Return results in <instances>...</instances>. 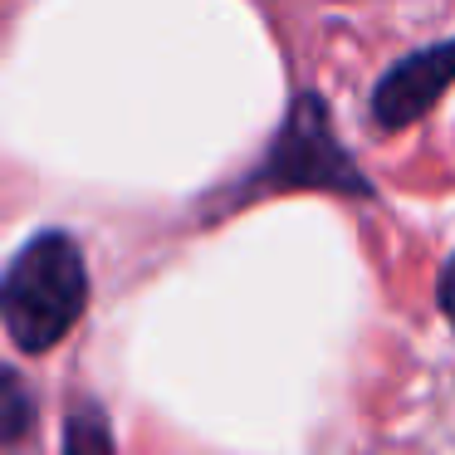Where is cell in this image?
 Returning a JSON list of instances; mask_svg holds the SVG:
<instances>
[{
	"label": "cell",
	"instance_id": "6da1fadb",
	"mask_svg": "<svg viewBox=\"0 0 455 455\" xmlns=\"http://www.w3.org/2000/svg\"><path fill=\"white\" fill-rule=\"evenodd\" d=\"M284 191H333V196H372L367 172L353 162V152L338 142L333 113L318 93H299L289 113L279 118L275 138H269L265 157L226 191L211 201V216H230L240 206H255L265 196H284Z\"/></svg>",
	"mask_w": 455,
	"mask_h": 455
},
{
	"label": "cell",
	"instance_id": "7a4b0ae2",
	"mask_svg": "<svg viewBox=\"0 0 455 455\" xmlns=\"http://www.w3.org/2000/svg\"><path fill=\"white\" fill-rule=\"evenodd\" d=\"M89 308V265L74 235L40 230L0 275V328L20 353L40 357L74 333Z\"/></svg>",
	"mask_w": 455,
	"mask_h": 455
},
{
	"label": "cell",
	"instance_id": "3957f363",
	"mask_svg": "<svg viewBox=\"0 0 455 455\" xmlns=\"http://www.w3.org/2000/svg\"><path fill=\"white\" fill-rule=\"evenodd\" d=\"M455 84V35L441 44L396 60L382 79L372 84V123L382 132H396L406 123H421L441 103V93Z\"/></svg>",
	"mask_w": 455,
	"mask_h": 455
},
{
	"label": "cell",
	"instance_id": "277c9868",
	"mask_svg": "<svg viewBox=\"0 0 455 455\" xmlns=\"http://www.w3.org/2000/svg\"><path fill=\"white\" fill-rule=\"evenodd\" d=\"M35 431V392L15 367L0 363V445H15Z\"/></svg>",
	"mask_w": 455,
	"mask_h": 455
},
{
	"label": "cell",
	"instance_id": "5b68a950",
	"mask_svg": "<svg viewBox=\"0 0 455 455\" xmlns=\"http://www.w3.org/2000/svg\"><path fill=\"white\" fill-rule=\"evenodd\" d=\"M60 445H64L69 455H79V451H113V431H108V416H103V406L74 402L69 416H64Z\"/></svg>",
	"mask_w": 455,
	"mask_h": 455
},
{
	"label": "cell",
	"instance_id": "8992f818",
	"mask_svg": "<svg viewBox=\"0 0 455 455\" xmlns=\"http://www.w3.org/2000/svg\"><path fill=\"white\" fill-rule=\"evenodd\" d=\"M435 304H441V314L451 318V328H455V259H445L441 279H435Z\"/></svg>",
	"mask_w": 455,
	"mask_h": 455
}]
</instances>
